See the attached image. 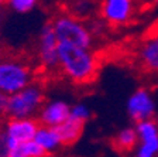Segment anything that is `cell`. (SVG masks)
<instances>
[{
    "mask_svg": "<svg viewBox=\"0 0 158 157\" xmlns=\"http://www.w3.org/2000/svg\"><path fill=\"white\" fill-rule=\"evenodd\" d=\"M59 68L64 75L76 85L90 84L99 71V59L92 48H82L73 44L59 43Z\"/></svg>",
    "mask_w": 158,
    "mask_h": 157,
    "instance_id": "1",
    "label": "cell"
},
{
    "mask_svg": "<svg viewBox=\"0 0 158 157\" xmlns=\"http://www.w3.org/2000/svg\"><path fill=\"white\" fill-rule=\"evenodd\" d=\"M52 27L59 43L73 44L82 48L93 47V33L79 17L73 14H59L52 20Z\"/></svg>",
    "mask_w": 158,
    "mask_h": 157,
    "instance_id": "2",
    "label": "cell"
},
{
    "mask_svg": "<svg viewBox=\"0 0 158 157\" xmlns=\"http://www.w3.org/2000/svg\"><path fill=\"white\" fill-rule=\"evenodd\" d=\"M44 105V89L41 84L31 82L21 91L9 96L6 115L9 118H34Z\"/></svg>",
    "mask_w": 158,
    "mask_h": 157,
    "instance_id": "3",
    "label": "cell"
},
{
    "mask_svg": "<svg viewBox=\"0 0 158 157\" xmlns=\"http://www.w3.org/2000/svg\"><path fill=\"white\" fill-rule=\"evenodd\" d=\"M33 82V71L19 59H3L0 62V91L13 95Z\"/></svg>",
    "mask_w": 158,
    "mask_h": 157,
    "instance_id": "4",
    "label": "cell"
},
{
    "mask_svg": "<svg viewBox=\"0 0 158 157\" xmlns=\"http://www.w3.org/2000/svg\"><path fill=\"white\" fill-rule=\"evenodd\" d=\"M137 0H99V16L107 26H127L138 9Z\"/></svg>",
    "mask_w": 158,
    "mask_h": 157,
    "instance_id": "5",
    "label": "cell"
},
{
    "mask_svg": "<svg viewBox=\"0 0 158 157\" xmlns=\"http://www.w3.org/2000/svg\"><path fill=\"white\" fill-rule=\"evenodd\" d=\"M58 46L59 41L54 31L52 23H47L40 31L38 40V61L47 71H52L59 67Z\"/></svg>",
    "mask_w": 158,
    "mask_h": 157,
    "instance_id": "6",
    "label": "cell"
},
{
    "mask_svg": "<svg viewBox=\"0 0 158 157\" xmlns=\"http://www.w3.org/2000/svg\"><path fill=\"white\" fill-rule=\"evenodd\" d=\"M128 118L133 122H141L152 119L155 113V101L148 88H138L128 96L126 103Z\"/></svg>",
    "mask_w": 158,
    "mask_h": 157,
    "instance_id": "7",
    "label": "cell"
},
{
    "mask_svg": "<svg viewBox=\"0 0 158 157\" xmlns=\"http://www.w3.org/2000/svg\"><path fill=\"white\" fill-rule=\"evenodd\" d=\"M138 143L135 146V157H158V123L154 119L135 123Z\"/></svg>",
    "mask_w": 158,
    "mask_h": 157,
    "instance_id": "8",
    "label": "cell"
},
{
    "mask_svg": "<svg viewBox=\"0 0 158 157\" xmlns=\"http://www.w3.org/2000/svg\"><path fill=\"white\" fill-rule=\"evenodd\" d=\"M40 124L38 119L34 118H9L3 130L7 134L10 146H13L16 143L34 140Z\"/></svg>",
    "mask_w": 158,
    "mask_h": 157,
    "instance_id": "9",
    "label": "cell"
},
{
    "mask_svg": "<svg viewBox=\"0 0 158 157\" xmlns=\"http://www.w3.org/2000/svg\"><path fill=\"white\" fill-rule=\"evenodd\" d=\"M137 62L147 74L158 75V26L138 46Z\"/></svg>",
    "mask_w": 158,
    "mask_h": 157,
    "instance_id": "10",
    "label": "cell"
},
{
    "mask_svg": "<svg viewBox=\"0 0 158 157\" xmlns=\"http://www.w3.org/2000/svg\"><path fill=\"white\" fill-rule=\"evenodd\" d=\"M71 115V105L62 99H52L41 106L38 112V122L44 126L58 128Z\"/></svg>",
    "mask_w": 158,
    "mask_h": 157,
    "instance_id": "11",
    "label": "cell"
},
{
    "mask_svg": "<svg viewBox=\"0 0 158 157\" xmlns=\"http://www.w3.org/2000/svg\"><path fill=\"white\" fill-rule=\"evenodd\" d=\"M34 140L48 154L56 151L62 146V140H61V136L58 133V129L51 128V126H44V124H40L38 130L34 136Z\"/></svg>",
    "mask_w": 158,
    "mask_h": 157,
    "instance_id": "12",
    "label": "cell"
},
{
    "mask_svg": "<svg viewBox=\"0 0 158 157\" xmlns=\"http://www.w3.org/2000/svg\"><path fill=\"white\" fill-rule=\"evenodd\" d=\"M83 126L85 123L78 119H73L69 116L62 124H59L58 128V133L61 136L62 144H72L75 142L79 140V137L82 136L83 132Z\"/></svg>",
    "mask_w": 158,
    "mask_h": 157,
    "instance_id": "13",
    "label": "cell"
},
{
    "mask_svg": "<svg viewBox=\"0 0 158 157\" xmlns=\"http://www.w3.org/2000/svg\"><path fill=\"white\" fill-rule=\"evenodd\" d=\"M47 154L48 153L35 140L16 143L10 146L7 151V157H47Z\"/></svg>",
    "mask_w": 158,
    "mask_h": 157,
    "instance_id": "14",
    "label": "cell"
},
{
    "mask_svg": "<svg viewBox=\"0 0 158 157\" xmlns=\"http://www.w3.org/2000/svg\"><path fill=\"white\" fill-rule=\"evenodd\" d=\"M138 134L135 128H123L114 134L113 144L120 151H130L137 146Z\"/></svg>",
    "mask_w": 158,
    "mask_h": 157,
    "instance_id": "15",
    "label": "cell"
},
{
    "mask_svg": "<svg viewBox=\"0 0 158 157\" xmlns=\"http://www.w3.org/2000/svg\"><path fill=\"white\" fill-rule=\"evenodd\" d=\"M95 9H96L95 0H73L72 3V11L79 19L92 14Z\"/></svg>",
    "mask_w": 158,
    "mask_h": 157,
    "instance_id": "16",
    "label": "cell"
},
{
    "mask_svg": "<svg viewBox=\"0 0 158 157\" xmlns=\"http://www.w3.org/2000/svg\"><path fill=\"white\" fill-rule=\"evenodd\" d=\"M6 3L13 11L20 14L30 13L38 4V0H6Z\"/></svg>",
    "mask_w": 158,
    "mask_h": 157,
    "instance_id": "17",
    "label": "cell"
},
{
    "mask_svg": "<svg viewBox=\"0 0 158 157\" xmlns=\"http://www.w3.org/2000/svg\"><path fill=\"white\" fill-rule=\"evenodd\" d=\"M69 116L86 123L89 119L92 118V111H90V108H89L86 103L79 102V103H75L71 106V115H69Z\"/></svg>",
    "mask_w": 158,
    "mask_h": 157,
    "instance_id": "18",
    "label": "cell"
},
{
    "mask_svg": "<svg viewBox=\"0 0 158 157\" xmlns=\"http://www.w3.org/2000/svg\"><path fill=\"white\" fill-rule=\"evenodd\" d=\"M10 149V143L7 139V134L3 129H0V156L7 157V151Z\"/></svg>",
    "mask_w": 158,
    "mask_h": 157,
    "instance_id": "19",
    "label": "cell"
},
{
    "mask_svg": "<svg viewBox=\"0 0 158 157\" xmlns=\"http://www.w3.org/2000/svg\"><path fill=\"white\" fill-rule=\"evenodd\" d=\"M7 103H9V95H6L4 92L0 91V115L6 113Z\"/></svg>",
    "mask_w": 158,
    "mask_h": 157,
    "instance_id": "20",
    "label": "cell"
},
{
    "mask_svg": "<svg viewBox=\"0 0 158 157\" xmlns=\"http://www.w3.org/2000/svg\"><path fill=\"white\" fill-rule=\"evenodd\" d=\"M140 6H151L152 0H137Z\"/></svg>",
    "mask_w": 158,
    "mask_h": 157,
    "instance_id": "21",
    "label": "cell"
},
{
    "mask_svg": "<svg viewBox=\"0 0 158 157\" xmlns=\"http://www.w3.org/2000/svg\"><path fill=\"white\" fill-rule=\"evenodd\" d=\"M151 6L154 7L155 10H158V0H152V3H151Z\"/></svg>",
    "mask_w": 158,
    "mask_h": 157,
    "instance_id": "22",
    "label": "cell"
},
{
    "mask_svg": "<svg viewBox=\"0 0 158 157\" xmlns=\"http://www.w3.org/2000/svg\"><path fill=\"white\" fill-rule=\"evenodd\" d=\"M3 3H6V0H0V4H3Z\"/></svg>",
    "mask_w": 158,
    "mask_h": 157,
    "instance_id": "23",
    "label": "cell"
},
{
    "mask_svg": "<svg viewBox=\"0 0 158 157\" xmlns=\"http://www.w3.org/2000/svg\"><path fill=\"white\" fill-rule=\"evenodd\" d=\"M2 61H3V58H2V55H0V62H2Z\"/></svg>",
    "mask_w": 158,
    "mask_h": 157,
    "instance_id": "24",
    "label": "cell"
},
{
    "mask_svg": "<svg viewBox=\"0 0 158 157\" xmlns=\"http://www.w3.org/2000/svg\"><path fill=\"white\" fill-rule=\"evenodd\" d=\"M0 157H2V156H0Z\"/></svg>",
    "mask_w": 158,
    "mask_h": 157,
    "instance_id": "25",
    "label": "cell"
}]
</instances>
